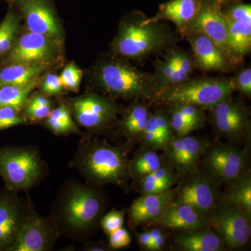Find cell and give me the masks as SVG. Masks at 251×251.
Instances as JSON below:
<instances>
[{"mask_svg": "<svg viewBox=\"0 0 251 251\" xmlns=\"http://www.w3.org/2000/svg\"><path fill=\"white\" fill-rule=\"evenodd\" d=\"M167 111L171 117L172 128L176 136H185L190 135L194 131L192 126L186 121L185 117L181 115L175 106H166Z\"/></svg>", "mask_w": 251, "mask_h": 251, "instance_id": "35", "label": "cell"}, {"mask_svg": "<svg viewBox=\"0 0 251 251\" xmlns=\"http://www.w3.org/2000/svg\"><path fill=\"white\" fill-rule=\"evenodd\" d=\"M210 143L204 137L175 135L163 150L165 163L182 178L198 168Z\"/></svg>", "mask_w": 251, "mask_h": 251, "instance_id": "14", "label": "cell"}, {"mask_svg": "<svg viewBox=\"0 0 251 251\" xmlns=\"http://www.w3.org/2000/svg\"><path fill=\"white\" fill-rule=\"evenodd\" d=\"M49 175V167L34 146L0 149V177L5 188L12 192H27Z\"/></svg>", "mask_w": 251, "mask_h": 251, "instance_id": "6", "label": "cell"}, {"mask_svg": "<svg viewBox=\"0 0 251 251\" xmlns=\"http://www.w3.org/2000/svg\"><path fill=\"white\" fill-rule=\"evenodd\" d=\"M213 130L220 138L232 143H246L250 140V112L240 99L232 94L209 109Z\"/></svg>", "mask_w": 251, "mask_h": 251, "instance_id": "9", "label": "cell"}, {"mask_svg": "<svg viewBox=\"0 0 251 251\" xmlns=\"http://www.w3.org/2000/svg\"><path fill=\"white\" fill-rule=\"evenodd\" d=\"M148 232L151 237V241L163 234V231L159 228H153L149 230Z\"/></svg>", "mask_w": 251, "mask_h": 251, "instance_id": "48", "label": "cell"}, {"mask_svg": "<svg viewBox=\"0 0 251 251\" xmlns=\"http://www.w3.org/2000/svg\"><path fill=\"white\" fill-rule=\"evenodd\" d=\"M174 244L177 250L182 251H222L226 249L222 239L209 226L176 235Z\"/></svg>", "mask_w": 251, "mask_h": 251, "instance_id": "24", "label": "cell"}, {"mask_svg": "<svg viewBox=\"0 0 251 251\" xmlns=\"http://www.w3.org/2000/svg\"><path fill=\"white\" fill-rule=\"evenodd\" d=\"M99 85L112 97L150 100L156 88L151 74L138 70L125 59L100 63L95 73Z\"/></svg>", "mask_w": 251, "mask_h": 251, "instance_id": "5", "label": "cell"}, {"mask_svg": "<svg viewBox=\"0 0 251 251\" xmlns=\"http://www.w3.org/2000/svg\"><path fill=\"white\" fill-rule=\"evenodd\" d=\"M158 108L151 110L147 122L143 136L140 142V148L163 151L175 133L172 128L171 117L165 108Z\"/></svg>", "mask_w": 251, "mask_h": 251, "instance_id": "20", "label": "cell"}, {"mask_svg": "<svg viewBox=\"0 0 251 251\" xmlns=\"http://www.w3.org/2000/svg\"><path fill=\"white\" fill-rule=\"evenodd\" d=\"M138 239L140 246H142L144 249L148 250V248L151 242V237H150V234L149 233L148 231L138 234Z\"/></svg>", "mask_w": 251, "mask_h": 251, "instance_id": "47", "label": "cell"}, {"mask_svg": "<svg viewBox=\"0 0 251 251\" xmlns=\"http://www.w3.org/2000/svg\"><path fill=\"white\" fill-rule=\"evenodd\" d=\"M165 164L163 155L150 149L140 148L129 161L130 179L138 185L147 175Z\"/></svg>", "mask_w": 251, "mask_h": 251, "instance_id": "28", "label": "cell"}, {"mask_svg": "<svg viewBox=\"0 0 251 251\" xmlns=\"http://www.w3.org/2000/svg\"><path fill=\"white\" fill-rule=\"evenodd\" d=\"M222 4L220 0H202L199 12L182 35L197 31L207 36L233 65L238 62L229 49L228 26L223 12Z\"/></svg>", "mask_w": 251, "mask_h": 251, "instance_id": "13", "label": "cell"}, {"mask_svg": "<svg viewBox=\"0 0 251 251\" xmlns=\"http://www.w3.org/2000/svg\"><path fill=\"white\" fill-rule=\"evenodd\" d=\"M237 1V0H220L222 4H226V2H230V1Z\"/></svg>", "mask_w": 251, "mask_h": 251, "instance_id": "49", "label": "cell"}, {"mask_svg": "<svg viewBox=\"0 0 251 251\" xmlns=\"http://www.w3.org/2000/svg\"><path fill=\"white\" fill-rule=\"evenodd\" d=\"M174 188L160 194L142 195L130 205L128 211L130 227H137L155 224L173 202Z\"/></svg>", "mask_w": 251, "mask_h": 251, "instance_id": "18", "label": "cell"}, {"mask_svg": "<svg viewBox=\"0 0 251 251\" xmlns=\"http://www.w3.org/2000/svg\"><path fill=\"white\" fill-rule=\"evenodd\" d=\"M174 188L173 202L191 206L209 225L219 199V185L201 168L185 175Z\"/></svg>", "mask_w": 251, "mask_h": 251, "instance_id": "8", "label": "cell"}, {"mask_svg": "<svg viewBox=\"0 0 251 251\" xmlns=\"http://www.w3.org/2000/svg\"><path fill=\"white\" fill-rule=\"evenodd\" d=\"M25 120L16 109L10 106L0 107V131L23 125Z\"/></svg>", "mask_w": 251, "mask_h": 251, "instance_id": "37", "label": "cell"}, {"mask_svg": "<svg viewBox=\"0 0 251 251\" xmlns=\"http://www.w3.org/2000/svg\"><path fill=\"white\" fill-rule=\"evenodd\" d=\"M109 245L112 249L127 247L131 242V238L126 229L120 227L109 234Z\"/></svg>", "mask_w": 251, "mask_h": 251, "instance_id": "42", "label": "cell"}, {"mask_svg": "<svg viewBox=\"0 0 251 251\" xmlns=\"http://www.w3.org/2000/svg\"><path fill=\"white\" fill-rule=\"evenodd\" d=\"M127 145L115 146L103 140L85 135L79 141L69 166L74 168L86 183L97 188L115 185L128 191L129 161Z\"/></svg>", "mask_w": 251, "mask_h": 251, "instance_id": "2", "label": "cell"}, {"mask_svg": "<svg viewBox=\"0 0 251 251\" xmlns=\"http://www.w3.org/2000/svg\"><path fill=\"white\" fill-rule=\"evenodd\" d=\"M28 103L34 104V105H44L52 104V102L49 98L43 95H35L31 97L28 100Z\"/></svg>", "mask_w": 251, "mask_h": 251, "instance_id": "46", "label": "cell"}, {"mask_svg": "<svg viewBox=\"0 0 251 251\" xmlns=\"http://www.w3.org/2000/svg\"><path fill=\"white\" fill-rule=\"evenodd\" d=\"M181 178L171 166H163L143 178L138 184L141 195L160 194L171 189Z\"/></svg>", "mask_w": 251, "mask_h": 251, "instance_id": "27", "label": "cell"}, {"mask_svg": "<svg viewBox=\"0 0 251 251\" xmlns=\"http://www.w3.org/2000/svg\"><path fill=\"white\" fill-rule=\"evenodd\" d=\"M192 49L196 69L202 72H227L232 64L224 52L207 36L197 31L184 35Z\"/></svg>", "mask_w": 251, "mask_h": 251, "instance_id": "17", "label": "cell"}, {"mask_svg": "<svg viewBox=\"0 0 251 251\" xmlns=\"http://www.w3.org/2000/svg\"><path fill=\"white\" fill-rule=\"evenodd\" d=\"M235 91L232 79L198 77L178 85L157 89L150 103L158 106L193 105L209 110Z\"/></svg>", "mask_w": 251, "mask_h": 251, "instance_id": "4", "label": "cell"}, {"mask_svg": "<svg viewBox=\"0 0 251 251\" xmlns=\"http://www.w3.org/2000/svg\"><path fill=\"white\" fill-rule=\"evenodd\" d=\"M39 83L37 77L25 85L0 86V107H12L21 112L27 103L29 94Z\"/></svg>", "mask_w": 251, "mask_h": 251, "instance_id": "32", "label": "cell"}, {"mask_svg": "<svg viewBox=\"0 0 251 251\" xmlns=\"http://www.w3.org/2000/svg\"><path fill=\"white\" fill-rule=\"evenodd\" d=\"M10 1H16V0H9Z\"/></svg>", "mask_w": 251, "mask_h": 251, "instance_id": "50", "label": "cell"}, {"mask_svg": "<svg viewBox=\"0 0 251 251\" xmlns=\"http://www.w3.org/2000/svg\"><path fill=\"white\" fill-rule=\"evenodd\" d=\"M225 17L233 21L251 22V5L235 3L223 10Z\"/></svg>", "mask_w": 251, "mask_h": 251, "instance_id": "39", "label": "cell"}, {"mask_svg": "<svg viewBox=\"0 0 251 251\" xmlns=\"http://www.w3.org/2000/svg\"><path fill=\"white\" fill-rule=\"evenodd\" d=\"M59 78L63 87L69 90L77 91L82 79V72L75 64H70L64 69Z\"/></svg>", "mask_w": 251, "mask_h": 251, "instance_id": "36", "label": "cell"}, {"mask_svg": "<svg viewBox=\"0 0 251 251\" xmlns=\"http://www.w3.org/2000/svg\"><path fill=\"white\" fill-rule=\"evenodd\" d=\"M29 31L48 37H59L60 28L47 0H16Z\"/></svg>", "mask_w": 251, "mask_h": 251, "instance_id": "19", "label": "cell"}, {"mask_svg": "<svg viewBox=\"0 0 251 251\" xmlns=\"http://www.w3.org/2000/svg\"><path fill=\"white\" fill-rule=\"evenodd\" d=\"M220 199L237 208L251 222V174L244 175L227 186Z\"/></svg>", "mask_w": 251, "mask_h": 251, "instance_id": "26", "label": "cell"}, {"mask_svg": "<svg viewBox=\"0 0 251 251\" xmlns=\"http://www.w3.org/2000/svg\"><path fill=\"white\" fill-rule=\"evenodd\" d=\"M175 41L174 32L168 25L135 11L120 25L112 48L120 57L142 62Z\"/></svg>", "mask_w": 251, "mask_h": 251, "instance_id": "3", "label": "cell"}, {"mask_svg": "<svg viewBox=\"0 0 251 251\" xmlns=\"http://www.w3.org/2000/svg\"><path fill=\"white\" fill-rule=\"evenodd\" d=\"M62 87L59 76L54 74H50L43 82L41 90L46 95H54L60 93Z\"/></svg>", "mask_w": 251, "mask_h": 251, "instance_id": "43", "label": "cell"}, {"mask_svg": "<svg viewBox=\"0 0 251 251\" xmlns=\"http://www.w3.org/2000/svg\"><path fill=\"white\" fill-rule=\"evenodd\" d=\"M108 204L102 188L69 179L59 188L49 217L61 237L84 242L100 224Z\"/></svg>", "mask_w": 251, "mask_h": 251, "instance_id": "1", "label": "cell"}, {"mask_svg": "<svg viewBox=\"0 0 251 251\" xmlns=\"http://www.w3.org/2000/svg\"><path fill=\"white\" fill-rule=\"evenodd\" d=\"M209 227L221 237L227 249H242L250 239L251 221L236 206L220 198L211 216Z\"/></svg>", "mask_w": 251, "mask_h": 251, "instance_id": "11", "label": "cell"}, {"mask_svg": "<svg viewBox=\"0 0 251 251\" xmlns=\"http://www.w3.org/2000/svg\"><path fill=\"white\" fill-rule=\"evenodd\" d=\"M229 49L238 62L251 49V22L227 19Z\"/></svg>", "mask_w": 251, "mask_h": 251, "instance_id": "30", "label": "cell"}, {"mask_svg": "<svg viewBox=\"0 0 251 251\" xmlns=\"http://www.w3.org/2000/svg\"><path fill=\"white\" fill-rule=\"evenodd\" d=\"M60 237L49 216H41L31 201L22 228L9 251H52Z\"/></svg>", "mask_w": 251, "mask_h": 251, "instance_id": "12", "label": "cell"}, {"mask_svg": "<svg viewBox=\"0 0 251 251\" xmlns=\"http://www.w3.org/2000/svg\"><path fill=\"white\" fill-rule=\"evenodd\" d=\"M69 109L77 125L92 133L110 128L120 112L115 100L94 93L74 99Z\"/></svg>", "mask_w": 251, "mask_h": 251, "instance_id": "10", "label": "cell"}, {"mask_svg": "<svg viewBox=\"0 0 251 251\" xmlns=\"http://www.w3.org/2000/svg\"><path fill=\"white\" fill-rule=\"evenodd\" d=\"M82 251H110L113 249L109 244L104 242H87L82 247Z\"/></svg>", "mask_w": 251, "mask_h": 251, "instance_id": "44", "label": "cell"}, {"mask_svg": "<svg viewBox=\"0 0 251 251\" xmlns=\"http://www.w3.org/2000/svg\"><path fill=\"white\" fill-rule=\"evenodd\" d=\"M44 64H11L0 70V86L22 85L39 77L47 69Z\"/></svg>", "mask_w": 251, "mask_h": 251, "instance_id": "29", "label": "cell"}, {"mask_svg": "<svg viewBox=\"0 0 251 251\" xmlns=\"http://www.w3.org/2000/svg\"><path fill=\"white\" fill-rule=\"evenodd\" d=\"M200 163L202 168L201 169L219 186H228L251 173L248 148H239L230 142L211 143Z\"/></svg>", "mask_w": 251, "mask_h": 251, "instance_id": "7", "label": "cell"}, {"mask_svg": "<svg viewBox=\"0 0 251 251\" xmlns=\"http://www.w3.org/2000/svg\"><path fill=\"white\" fill-rule=\"evenodd\" d=\"M44 126L56 135L80 134L76 124L73 120L70 109L67 104H59L44 119Z\"/></svg>", "mask_w": 251, "mask_h": 251, "instance_id": "31", "label": "cell"}, {"mask_svg": "<svg viewBox=\"0 0 251 251\" xmlns=\"http://www.w3.org/2000/svg\"><path fill=\"white\" fill-rule=\"evenodd\" d=\"M232 79L234 89L242 92L244 95L251 97V69L248 67L238 73Z\"/></svg>", "mask_w": 251, "mask_h": 251, "instance_id": "41", "label": "cell"}, {"mask_svg": "<svg viewBox=\"0 0 251 251\" xmlns=\"http://www.w3.org/2000/svg\"><path fill=\"white\" fill-rule=\"evenodd\" d=\"M125 209L118 211L113 209L108 214H105L100 221V225L105 234L111 232L122 227L125 221Z\"/></svg>", "mask_w": 251, "mask_h": 251, "instance_id": "38", "label": "cell"}, {"mask_svg": "<svg viewBox=\"0 0 251 251\" xmlns=\"http://www.w3.org/2000/svg\"><path fill=\"white\" fill-rule=\"evenodd\" d=\"M18 193L0 191V251H9L17 239L27 216L31 199Z\"/></svg>", "mask_w": 251, "mask_h": 251, "instance_id": "15", "label": "cell"}, {"mask_svg": "<svg viewBox=\"0 0 251 251\" xmlns=\"http://www.w3.org/2000/svg\"><path fill=\"white\" fill-rule=\"evenodd\" d=\"M54 52L51 38L29 31L10 50L8 61L11 64H44L52 59Z\"/></svg>", "mask_w": 251, "mask_h": 251, "instance_id": "16", "label": "cell"}, {"mask_svg": "<svg viewBox=\"0 0 251 251\" xmlns=\"http://www.w3.org/2000/svg\"><path fill=\"white\" fill-rule=\"evenodd\" d=\"M173 106L177 109L195 130L201 129L204 126L206 121L204 109L193 105H175Z\"/></svg>", "mask_w": 251, "mask_h": 251, "instance_id": "34", "label": "cell"}, {"mask_svg": "<svg viewBox=\"0 0 251 251\" xmlns=\"http://www.w3.org/2000/svg\"><path fill=\"white\" fill-rule=\"evenodd\" d=\"M189 53L179 48H173L168 51L164 59H156L153 62L154 72L151 75L156 90L177 85L176 68Z\"/></svg>", "mask_w": 251, "mask_h": 251, "instance_id": "25", "label": "cell"}, {"mask_svg": "<svg viewBox=\"0 0 251 251\" xmlns=\"http://www.w3.org/2000/svg\"><path fill=\"white\" fill-rule=\"evenodd\" d=\"M155 224L165 228L193 231L209 227V225L191 206L172 202Z\"/></svg>", "mask_w": 251, "mask_h": 251, "instance_id": "22", "label": "cell"}, {"mask_svg": "<svg viewBox=\"0 0 251 251\" xmlns=\"http://www.w3.org/2000/svg\"><path fill=\"white\" fill-rule=\"evenodd\" d=\"M147 102L148 100L143 99L133 100L131 105L126 110L120 122V130L126 140L125 145L129 148L139 144L143 138L151 112L150 105Z\"/></svg>", "mask_w": 251, "mask_h": 251, "instance_id": "21", "label": "cell"}, {"mask_svg": "<svg viewBox=\"0 0 251 251\" xmlns=\"http://www.w3.org/2000/svg\"><path fill=\"white\" fill-rule=\"evenodd\" d=\"M18 26L17 16L12 11H9L0 24V56L9 52L14 46Z\"/></svg>", "mask_w": 251, "mask_h": 251, "instance_id": "33", "label": "cell"}, {"mask_svg": "<svg viewBox=\"0 0 251 251\" xmlns=\"http://www.w3.org/2000/svg\"><path fill=\"white\" fill-rule=\"evenodd\" d=\"M202 1L170 0L160 5L158 13L152 18L157 21H171L182 34L197 16Z\"/></svg>", "mask_w": 251, "mask_h": 251, "instance_id": "23", "label": "cell"}, {"mask_svg": "<svg viewBox=\"0 0 251 251\" xmlns=\"http://www.w3.org/2000/svg\"><path fill=\"white\" fill-rule=\"evenodd\" d=\"M25 119H29L32 122L43 120L49 116L52 111V104L50 105H39L28 103L24 107Z\"/></svg>", "mask_w": 251, "mask_h": 251, "instance_id": "40", "label": "cell"}, {"mask_svg": "<svg viewBox=\"0 0 251 251\" xmlns=\"http://www.w3.org/2000/svg\"><path fill=\"white\" fill-rule=\"evenodd\" d=\"M166 242V237L164 234H161V236L153 239L150 243V246L148 248V251H160L161 250L162 248L165 245Z\"/></svg>", "mask_w": 251, "mask_h": 251, "instance_id": "45", "label": "cell"}]
</instances>
